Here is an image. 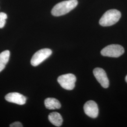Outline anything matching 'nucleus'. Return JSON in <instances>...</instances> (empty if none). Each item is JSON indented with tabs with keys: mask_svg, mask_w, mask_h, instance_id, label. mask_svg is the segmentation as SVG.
<instances>
[{
	"mask_svg": "<svg viewBox=\"0 0 127 127\" xmlns=\"http://www.w3.org/2000/svg\"><path fill=\"white\" fill-rule=\"evenodd\" d=\"M76 78L72 73H67L60 76L58 78V82L63 89L71 91L75 87Z\"/></svg>",
	"mask_w": 127,
	"mask_h": 127,
	"instance_id": "4",
	"label": "nucleus"
},
{
	"mask_svg": "<svg viewBox=\"0 0 127 127\" xmlns=\"http://www.w3.org/2000/svg\"><path fill=\"white\" fill-rule=\"evenodd\" d=\"M121 13L115 9H110L106 11L99 20V24L102 27H110L117 23L121 17Z\"/></svg>",
	"mask_w": 127,
	"mask_h": 127,
	"instance_id": "2",
	"label": "nucleus"
},
{
	"mask_svg": "<svg viewBox=\"0 0 127 127\" xmlns=\"http://www.w3.org/2000/svg\"><path fill=\"white\" fill-rule=\"evenodd\" d=\"M124 53L123 46L118 44H111L104 47L101 51V54L104 57L118 58Z\"/></svg>",
	"mask_w": 127,
	"mask_h": 127,
	"instance_id": "3",
	"label": "nucleus"
},
{
	"mask_svg": "<svg viewBox=\"0 0 127 127\" xmlns=\"http://www.w3.org/2000/svg\"><path fill=\"white\" fill-rule=\"evenodd\" d=\"M93 74L100 85L104 88H107L109 86L108 78L106 73L103 69L95 68L93 70Z\"/></svg>",
	"mask_w": 127,
	"mask_h": 127,
	"instance_id": "6",
	"label": "nucleus"
},
{
	"mask_svg": "<svg viewBox=\"0 0 127 127\" xmlns=\"http://www.w3.org/2000/svg\"><path fill=\"white\" fill-rule=\"evenodd\" d=\"M77 0H67L57 4L51 10L53 16L59 17L68 13L74 9L78 5Z\"/></svg>",
	"mask_w": 127,
	"mask_h": 127,
	"instance_id": "1",
	"label": "nucleus"
},
{
	"mask_svg": "<svg viewBox=\"0 0 127 127\" xmlns=\"http://www.w3.org/2000/svg\"><path fill=\"white\" fill-rule=\"evenodd\" d=\"M44 104L47 109L54 110L59 109L61 104L59 101L54 98H47L44 101Z\"/></svg>",
	"mask_w": 127,
	"mask_h": 127,
	"instance_id": "10",
	"label": "nucleus"
},
{
	"mask_svg": "<svg viewBox=\"0 0 127 127\" xmlns=\"http://www.w3.org/2000/svg\"><path fill=\"white\" fill-rule=\"evenodd\" d=\"M52 54V50L49 49H43L38 50L33 55L31 60V64L32 66H36Z\"/></svg>",
	"mask_w": 127,
	"mask_h": 127,
	"instance_id": "5",
	"label": "nucleus"
},
{
	"mask_svg": "<svg viewBox=\"0 0 127 127\" xmlns=\"http://www.w3.org/2000/svg\"><path fill=\"white\" fill-rule=\"evenodd\" d=\"M9 50H5L0 53V72L4 69L6 65L9 60Z\"/></svg>",
	"mask_w": 127,
	"mask_h": 127,
	"instance_id": "11",
	"label": "nucleus"
},
{
	"mask_svg": "<svg viewBox=\"0 0 127 127\" xmlns=\"http://www.w3.org/2000/svg\"><path fill=\"white\" fill-rule=\"evenodd\" d=\"M5 98L8 102L19 105L25 104L27 100L26 96L17 92L9 93L6 95Z\"/></svg>",
	"mask_w": 127,
	"mask_h": 127,
	"instance_id": "8",
	"label": "nucleus"
},
{
	"mask_svg": "<svg viewBox=\"0 0 127 127\" xmlns=\"http://www.w3.org/2000/svg\"><path fill=\"white\" fill-rule=\"evenodd\" d=\"M125 81H126V82H127V76H126V77H125Z\"/></svg>",
	"mask_w": 127,
	"mask_h": 127,
	"instance_id": "14",
	"label": "nucleus"
},
{
	"mask_svg": "<svg viewBox=\"0 0 127 127\" xmlns=\"http://www.w3.org/2000/svg\"><path fill=\"white\" fill-rule=\"evenodd\" d=\"M49 120L50 123L56 127H60L63 123V118L60 114L57 112H53L50 113L49 116Z\"/></svg>",
	"mask_w": 127,
	"mask_h": 127,
	"instance_id": "9",
	"label": "nucleus"
},
{
	"mask_svg": "<svg viewBox=\"0 0 127 127\" xmlns=\"http://www.w3.org/2000/svg\"><path fill=\"white\" fill-rule=\"evenodd\" d=\"M84 111L88 116L92 118H96L99 113L97 104L95 101L90 100L84 105Z\"/></svg>",
	"mask_w": 127,
	"mask_h": 127,
	"instance_id": "7",
	"label": "nucleus"
},
{
	"mask_svg": "<svg viewBox=\"0 0 127 127\" xmlns=\"http://www.w3.org/2000/svg\"><path fill=\"white\" fill-rule=\"evenodd\" d=\"M7 18V15L4 12H0V28H2L6 24V20Z\"/></svg>",
	"mask_w": 127,
	"mask_h": 127,
	"instance_id": "12",
	"label": "nucleus"
},
{
	"mask_svg": "<svg viewBox=\"0 0 127 127\" xmlns=\"http://www.w3.org/2000/svg\"><path fill=\"white\" fill-rule=\"evenodd\" d=\"M10 127H22V124L18 122H16L11 124L9 126Z\"/></svg>",
	"mask_w": 127,
	"mask_h": 127,
	"instance_id": "13",
	"label": "nucleus"
}]
</instances>
